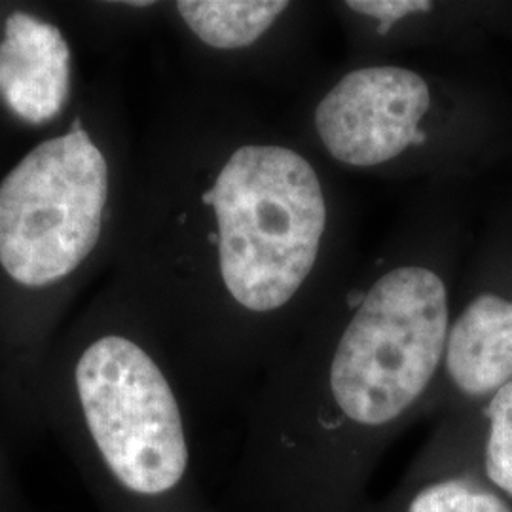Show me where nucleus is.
<instances>
[{"instance_id": "nucleus-1", "label": "nucleus", "mask_w": 512, "mask_h": 512, "mask_svg": "<svg viewBox=\"0 0 512 512\" xmlns=\"http://www.w3.org/2000/svg\"><path fill=\"white\" fill-rule=\"evenodd\" d=\"M323 310L336 327L325 370L330 406L363 429L401 420L435 380L452 323L429 213L359 272L349 270Z\"/></svg>"}, {"instance_id": "nucleus-2", "label": "nucleus", "mask_w": 512, "mask_h": 512, "mask_svg": "<svg viewBox=\"0 0 512 512\" xmlns=\"http://www.w3.org/2000/svg\"><path fill=\"white\" fill-rule=\"evenodd\" d=\"M109 198V165L80 120L33 148L0 183V266L31 289L92 255Z\"/></svg>"}, {"instance_id": "nucleus-3", "label": "nucleus", "mask_w": 512, "mask_h": 512, "mask_svg": "<svg viewBox=\"0 0 512 512\" xmlns=\"http://www.w3.org/2000/svg\"><path fill=\"white\" fill-rule=\"evenodd\" d=\"M442 101L429 69L368 59L317 93L302 141L338 169L380 177L429 175Z\"/></svg>"}, {"instance_id": "nucleus-4", "label": "nucleus", "mask_w": 512, "mask_h": 512, "mask_svg": "<svg viewBox=\"0 0 512 512\" xmlns=\"http://www.w3.org/2000/svg\"><path fill=\"white\" fill-rule=\"evenodd\" d=\"M76 391L110 473L139 495H160L183 480L188 444L177 397L162 368L137 342L105 336L74 370Z\"/></svg>"}, {"instance_id": "nucleus-5", "label": "nucleus", "mask_w": 512, "mask_h": 512, "mask_svg": "<svg viewBox=\"0 0 512 512\" xmlns=\"http://www.w3.org/2000/svg\"><path fill=\"white\" fill-rule=\"evenodd\" d=\"M71 93V50L63 33L27 12H12L0 42V97L18 118L40 126Z\"/></svg>"}, {"instance_id": "nucleus-6", "label": "nucleus", "mask_w": 512, "mask_h": 512, "mask_svg": "<svg viewBox=\"0 0 512 512\" xmlns=\"http://www.w3.org/2000/svg\"><path fill=\"white\" fill-rule=\"evenodd\" d=\"M444 368L467 397L494 395L512 382V298L480 293L450 323Z\"/></svg>"}, {"instance_id": "nucleus-7", "label": "nucleus", "mask_w": 512, "mask_h": 512, "mask_svg": "<svg viewBox=\"0 0 512 512\" xmlns=\"http://www.w3.org/2000/svg\"><path fill=\"white\" fill-rule=\"evenodd\" d=\"M175 8L190 33L219 52H245L285 37L304 12L289 0H181Z\"/></svg>"}, {"instance_id": "nucleus-8", "label": "nucleus", "mask_w": 512, "mask_h": 512, "mask_svg": "<svg viewBox=\"0 0 512 512\" xmlns=\"http://www.w3.org/2000/svg\"><path fill=\"white\" fill-rule=\"evenodd\" d=\"M408 512H512L492 492L465 480H444L423 488L410 503Z\"/></svg>"}, {"instance_id": "nucleus-9", "label": "nucleus", "mask_w": 512, "mask_h": 512, "mask_svg": "<svg viewBox=\"0 0 512 512\" xmlns=\"http://www.w3.org/2000/svg\"><path fill=\"white\" fill-rule=\"evenodd\" d=\"M486 414L490 420L486 473L495 486L512 495V382L494 393Z\"/></svg>"}]
</instances>
